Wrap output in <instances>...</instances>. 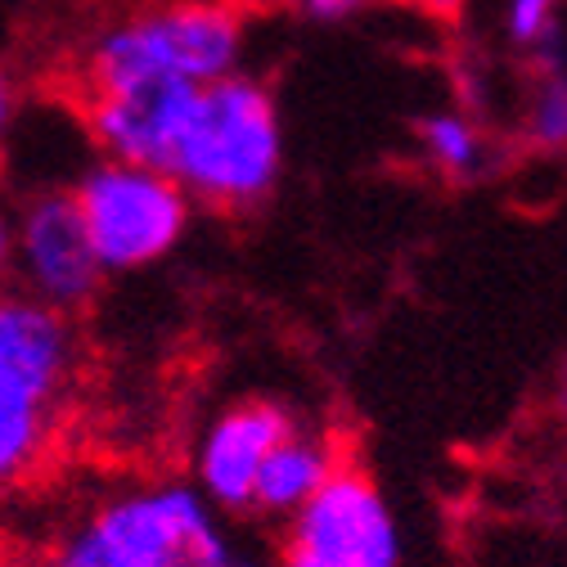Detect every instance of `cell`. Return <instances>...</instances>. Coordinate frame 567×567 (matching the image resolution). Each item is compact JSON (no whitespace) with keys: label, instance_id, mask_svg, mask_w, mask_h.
Masks as SVG:
<instances>
[{"label":"cell","instance_id":"8992f818","mask_svg":"<svg viewBox=\"0 0 567 567\" xmlns=\"http://www.w3.org/2000/svg\"><path fill=\"white\" fill-rule=\"evenodd\" d=\"M401 523L379 482L342 464L284 527L279 567H401Z\"/></svg>","mask_w":567,"mask_h":567},{"label":"cell","instance_id":"9c48e42d","mask_svg":"<svg viewBox=\"0 0 567 567\" xmlns=\"http://www.w3.org/2000/svg\"><path fill=\"white\" fill-rule=\"evenodd\" d=\"M189 86H131L82 100L86 135L95 140L100 158H122L140 167H167L176 131L189 113Z\"/></svg>","mask_w":567,"mask_h":567},{"label":"cell","instance_id":"52a82bcc","mask_svg":"<svg viewBox=\"0 0 567 567\" xmlns=\"http://www.w3.org/2000/svg\"><path fill=\"white\" fill-rule=\"evenodd\" d=\"M10 275L19 279V293L73 316L100 298L104 270L86 239L82 212L68 185H41L14 207V261Z\"/></svg>","mask_w":567,"mask_h":567},{"label":"cell","instance_id":"8fae6325","mask_svg":"<svg viewBox=\"0 0 567 567\" xmlns=\"http://www.w3.org/2000/svg\"><path fill=\"white\" fill-rule=\"evenodd\" d=\"M419 145H423V158L451 181H473L491 163L486 131L464 109H442V113L423 117L419 122Z\"/></svg>","mask_w":567,"mask_h":567},{"label":"cell","instance_id":"277c9868","mask_svg":"<svg viewBox=\"0 0 567 567\" xmlns=\"http://www.w3.org/2000/svg\"><path fill=\"white\" fill-rule=\"evenodd\" d=\"M78 370L73 316L0 293V505L45 460Z\"/></svg>","mask_w":567,"mask_h":567},{"label":"cell","instance_id":"6da1fadb","mask_svg":"<svg viewBox=\"0 0 567 567\" xmlns=\"http://www.w3.org/2000/svg\"><path fill=\"white\" fill-rule=\"evenodd\" d=\"M32 567H279L261 540L235 536L189 477L126 482L82 505Z\"/></svg>","mask_w":567,"mask_h":567},{"label":"cell","instance_id":"2e32d148","mask_svg":"<svg viewBox=\"0 0 567 567\" xmlns=\"http://www.w3.org/2000/svg\"><path fill=\"white\" fill-rule=\"evenodd\" d=\"M10 261H14V207L0 189V289H6L10 279Z\"/></svg>","mask_w":567,"mask_h":567},{"label":"cell","instance_id":"4fadbf2b","mask_svg":"<svg viewBox=\"0 0 567 567\" xmlns=\"http://www.w3.org/2000/svg\"><path fill=\"white\" fill-rule=\"evenodd\" d=\"M554 10H558V0H509V6H505V28H509V37L518 45L536 50L549 37H558Z\"/></svg>","mask_w":567,"mask_h":567},{"label":"cell","instance_id":"5b68a950","mask_svg":"<svg viewBox=\"0 0 567 567\" xmlns=\"http://www.w3.org/2000/svg\"><path fill=\"white\" fill-rule=\"evenodd\" d=\"M104 275L145 270L172 257L194 221L189 194L158 167L95 158L68 185Z\"/></svg>","mask_w":567,"mask_h":567},{"label":"cell","instance_id":"e0dca14e","mask_svg":"<svg viewBox=\"0 0 567 567\" xmlns=\"http://www.w3.org/2000/svg\"><path fill=\"white\" fill-rule=\"evenodd\" d=\"M410 6L429 10V14H460V10H464V0H410Z\"/></svg>","mask_w":567,"mask_h":567},{"label":"cell","instance_id":"7a4b0ae2","mask_svg":"<svg viewBox=\"0 0 567 567\" xmlns=\"http://www.w3.org/2000/svg\"><path fill=\"white\" fill-rule=\"evenodd\" d=\"M248 50L244 14L230 0H172L104 23L82 63V100L131 86H212L239 73Z\"/></svg>","mask_w":567,"mask_h":567},{"label":"cell","instance_id":"5bb4252c","mask_svg":"<svg viewBox=\"0 0 567 567\" xmlns=\"http://www.w3.org/2000/svg\"><path fill=\"white\" fill-rule=\"evenodd\" d=\"M298 6L316 23H347V19H357L370 0H298Z\"/></svg>","mask_w":567,"mask_h":567},{"label":"cell","instance_id":"3957f363","mask_svg":"<svg viewBox=\"0 0 567 567\" xmlns=\"http://www.w3.org/2000/svg\"><path fill=\"white\" fill-rule=\"evenodd\" d=\"M189 203L221 212L257 207L284 176V126L275 95L244 68L198 86L163 167Z\"/></svg>","mask_w":567,"mask_h":567},{"label":"cell","instance_id":"30bf717a","mask_svg":"<svg viewBox=\"0 0 567 567\" xmlns=\"http://www.w3.org/2000/svg\"><path fill=\"white\" fill-rule=\"evenodd\" d=\"M342 464L347 460H342V451H338V442L329 433L293 423V429L279 437V446L266 455V464H261V473L252 482L248 514L270 518V523H289Z\"/></svg>","mask_w":567,"mask_h":567},{"label":"cell","instance_id":"7c38bea8","mask_svg":"<svg viewBox=\"0 0 567 567\" xmlns=\"http://www.w3.org/2000/svg\"><path fill=\"white\" fill-rule=\"evenodd\" d=\"M523 140L536 154H567V68H540L523 109Z\"/></svg>","mask_w":567,"mask_h":567},{"label":"cell","instance_id":"9a60e30c","mask_svg":"<svg viewBox=\"0 0 567 567\" xmlns=\"http://www.w3.org/2000/svg\"><path fill=\"white\" fill-rule=\"evenodd\" d=\"M14 122H19V86L14 78L0 68V154H6L10 135H14Z\"/></svg>","mask_w":567,"mask_h":567},{"label":"cell","instance_id":"ba28073f","mask_svg":"<svg viewBox=\"0 0 567 567\" xmlns=\"http://www.w3.org/2000/svg\"><path fill=\"white\" fill-rule=\"evenodd\" d=\"M293 410L279 401H235L217 410L194 442L189 455V482L212 509L248 514L252 482L266 464V455L279 446V437L293 429Z\"/></svg>","mask_w":567,"mask_h":567}]
</instances>
